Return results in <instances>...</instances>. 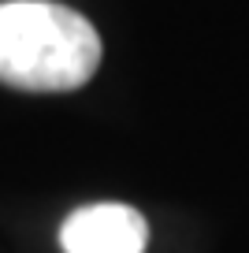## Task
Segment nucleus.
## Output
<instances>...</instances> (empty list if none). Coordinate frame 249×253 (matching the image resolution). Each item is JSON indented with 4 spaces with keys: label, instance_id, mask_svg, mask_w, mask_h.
<instances>
[{
    "label": "nucleus",
    "instance_id": "obj_1",
    "mask_svg": "<svg viewBox=\"0 0 249 253\" xmlns=\"http://www.w3.org/2000/svg\"><path fill=\"white\" fill-rule=\"evenodd\" d=\"M101 67V34L52 0L0 4V82L26 93H67Z\"/></svg>",
    "mask_w": 249,
    "mask_h": 253
},
{
    "label": "nucleus",
    "instance_id": "obj_2",
    "mask_svg": "<svg viewBox=\"0 0 249 253\" xmlns=\"http://www.w3.org/2000/svg\"><path fill=\"white\" fill-rule=\"evenodd\" d=\"M145 216L130 205H116V201L75 209L60 227L63 253H145Z\"/></svg>",
    "mask_w": 249,
    "mask_h": 253
}]
</instances>
